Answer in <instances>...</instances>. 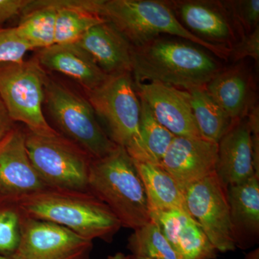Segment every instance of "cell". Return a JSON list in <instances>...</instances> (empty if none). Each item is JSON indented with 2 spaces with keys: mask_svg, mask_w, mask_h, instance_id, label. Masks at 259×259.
Masks as SVG:
<instances>
[{
  "mask_svg": "<svg viewBox=\"0 0 259 259\" xmlns=\"http://www.w3.org/2000/svg\"><path fill=\"white\" fill-rule=\"evenodd\" d=\"M131 62L135 81L148 80L186 90L206 86L223 69L203 48L167 35L132 47Z\"/></svg>",
  "mask_w": 259,
  "mask_h": 259,
  "instance_id": "cell-1",
  "label": "cell"
},
{
  "mask_svg": "<svg viewBox=\"0 0 259 259\" xmlns=\"http://www.w3.org/2000/svg\"><path fill=\"white\" fill-rule=\"evenodd\" d=\"M20 212L64 227L86 239L110 243L122 228L108 207L90 192L46 188L15 200Z\"/></svg>",
  "mask_w": 259,
  "mask_h": 259,
  "instance_id": "cell-2",
  "label": "cell"
},
{
  "mask_svg": "<svg viewBox=\"0 0 259 259\" xmlns=\"http://www.w3.org/2000/svg\"><path fill=\"white\" fill-rule=\"evenodd\" d=\"M94 14L112 24L132 47H141L162 35L184 39L228 60L231 50L201 40L180 23L166 1L93 0Z\"/></svg>",
  "mask_w": 259,
  "mask_h": 259,
  "instance_id": "cell-3",
  "label": "cell"
},
{
  "mask_svg": "<svg viewBox=\"0 0 259 259\" xmlns=\"http://www.w3.org/2000/svg\"><path fill=\"white\" fill-rule=\"evenodd\" d=\"M88 192L106 204L124 228L134 231L151 222L144 185L125 148L117 146L92 160Z\"/></svg>",
  "mask_w": 259,
  "mask_h": 259,
  "instance_id": "cell-4",
  "label": "cell"
},
{
  "mask_svg": "<svg viewBox=\"0 0 259 259\" xmlns=\"http://www.w3.org/2000/svg\"><path fill=\"white\" fill-rule=\"evenodd\" d=\"M86 93L112 142L125 148L135 161L153 163L140 134L141 100L132 73L109 75L101 85Z\"/></svg>",
  "mask_w": 259,
  "mask_h": 259,
  "instance_id": "cell-5",
  "label": "cell"
},
{
  "mask_svg": "<svg viewBox=\"0 0 259 259\" xmlns=\"http://www.w3.org/2000/svg\"><path fill=\"white\" fill-rule=\"evenodd\" d=\"M47 75L37 57L20 63L0 64V99L13 122L25 124L32 134H59L42 112Z\"/></svg>",
  "mask_w": 259,
  "mask_h": 259,
  "instance_id": "cell-6",
  "label": "cell"
},
{
  "mask_svg": "<svg viewBox=\"0 0 259 259\" xmlns=\"http://www.w3.org/2000/svg\"><path fill=\"white\" fill-rule=\"evenodd\" d=\"M27 151L34 168L49 188L88 192L93 159L60 134L53 136L25 133Z\"/></svg>",
  "mask_w": 259,
  "mask_h": 259,
  "instance_id": "cell-7",
  "label": "cell"
},
{
  "mask_svg": "<svg viewBox=\"0 0 259 259\" xmlns=\"http://www.w3.org/2000/svg\"><path fill=\"white\" fill-rule=\"evenodd\" d=\"M45 101L51 115L66 138L92 158L103 157L117 146L99 123L88 100L48 76Z\"/></svg>",
  "mask_w": 259,
  "mask_h": 259,
  "instance_id": "cell-8",
  "label": "cell"
},
{
  "mask_svg": "<svg viewBox=\"0 0 259 259\" xmlns=\"http://www.w3.org/2000/svg\"><path fill=\"white\" fill-rule=\"evenodd\" d=\"M184 195L187 212L218 251L236 250L227 188L216 174L189 186Z\"/></svg>",
  "mask_w": 259,
  "mask_h": 259,
  "instance_id": "cell-9",
  "label": "cell"
},
{
  "mask_svg": "<svg viewBox=\"0 0 259 259\" xmlns=\"http://www.w3.org/2000/svg\"><path fill=\"white\" fill-rule=\"evenodd\" d=\"M93 241L64 227L25 215L20 238L11 259H90Z\"/></svg>",
  "mask_w": 259,
  "mask_h": 259,
  "instance_id": "cell-10",
  "label": "cell"
},
{
  "mask_svg": "<svg viewBox=\"0 0 259 259\" xmlns=\"http://www.w3.org/2000/svg\"><path fill=\"white\" fill-rule=\"evenodd\" d=\"M180 23L201 40L231 49L239 41V32L226 1H166Z\"/></svg>",
  "mask_w": 259,
  "mask_h": 259,
  "instance_id": "cell-11",
  "label": "cell"
},
{
  "mask_svg": "<svg viewBox=\"0 0 259 259\" xmlns=\"http://www.w3.org/2000/svg\"><path fill=\"white\" fill-rule=\"evenodd\" d=\"M46 188L29 157L25 133L13 127L0 140V198L15 202Z\"/></svg>",
  "mask_w": 259,
  "mask_h": 259,
  "instance_id": "cell-12",
  "label": "cell"
},
{
  "mask_svg": "<svg viewBox=\"0 0 259 259\" xmlns=\"http://www.w3.org/2000/svg\"><path fill=\"white\" fill-rule=\"evenodd\" d=\"M135 83L140 98L147 104L158 122L174 136L202 139L187 91L156 81H135Z\"/></svg>",
  "mask_w": 259,
  "mask_h": 259,
  "instance_id": "cell-13",
  "label": "cell"
},
{
  "mask_svg": "<svg viewBox=\"0 0 259 259\" xmlns=\"http://www.w3.org/2000/svg\"><path fill=\"white\" fill-rule=\"evenodd\" d=\"M218 144L203 139L175 136L159 166L185 190L189 186L216 174Z\"/></svg>",
  "mask_w": 259,
  "mask_h": 259,
  "instance_id": "cell-14",
  "label": "cell"
},
{
  "mask_svg": "<svg viewBox=\"0 0 259 259\" xmlns=\"http://www.w3.org/2000/svg\"><path fill=\"white\" fill-rule=\"evenodd\" d=\"M150 214L178 259L217 258V249L187 211L170 209Z\"/></svg>",
  "mask_w": 259,
  "mask_h": 259,
  "instance_id": "cell-15",
  "label": "cell"
},
{
  "mask_svg": "<svg viewBox=\"0 0 259 259\" xmlns=\"http://www.w3.org/2000/svg\"><path fill=\"white\" fill-rule=\"evenodd\" d=\"M216 175L226 188L255 176L247 117L233 124L218 143Z\"/></svg>",
  "mask_w": 259,
  "mask_h": 259,
  "instance_id": "cell-16",
  "label": "cell"
},
{
  "mask_svg": "<svg viewBox=\"0 0 259 259\" xmlns=\"http://www.w3.org/2000/svg\"><path fill=\"white\" fill-rule=\"evenodd\" d=\"M37 59L42 68L69 76L82 86L85 91L97 88L109 76L76 42L54 44L41 49Z\"/></svg>",
  "mask_w": 259,
  "mask_h": 259,
  "instance_id": "cell-17",
  "label": "cell"
},
{
  "mask_svg": "<svg viewBox=\"0 0 259 259\" xmlns=\"http://www.w3.org/2000/svg\"><path fill=\"white\" fill-rule=\"evenodd\" d=\"M227 197L236 248L249 249L259 240L258 177L227 187Z\"/></svg>",
  "mask_w": 259,
  "mask_h": 259,
  "instance_id": "cell-18",
  "label": "cell"
},
{
  "mask_svg": "<svg viewBox=\"0 0 259 259\" xmlns=\"http://www.w3.org/2000/svg\"><path fill=\"white\" fill-rule=\"evenodd\" d=\"M107 75L132 73V46L112 24H99L76 42Z\"/></svg>",
  "mask_w": 259,
  "mask_h": 259,
  "instance_id": "cell-19",
  "label": "cell"
},
{
  "mask_svg": "<svg viewBox=\"0 0 259 259\" xmlns=\"http://www.w3.org/2000/svg\"><path fill=\"white\" fill-rule=\"evenodd\" d=\"M205 87L233 124L245 118L255 105L250 75L241 65L222 69Z\"/></svg>",
  "mask_w": 259,
  "mask_h": 259,
  "instance_id": "cell-20",
  "label": "cell"
},
{
  "mask_svg": "<svg viewBox=\"0 0 259 259\" xmlns=\"http://www.w3.org/2000/svg\"><path fill=\"white\" fill-rule=\"evenodd\" d=\"M134 161L144 185L150 213L187 211L183 191L168 172L151 162Z\"/></svg>",
  "mask_w": 259,
  "mask_h": 259,
  "instance_id": "cell-21",
  "label": "cell"
},
{
  "mask_svg": "<svg viewBox=\"0 0 259 259\" xmlns=\"http://www.w3.org/2000/svg\"><path fill=\"white\" fill-rule=\"evenodd\" d=\"M56 13L52 0H30L16 29L32 49L41 50L55 44Z\"/></svg>",
  "mask_w": 259,
  "mask_h": 259,
  "instance_id": "cell-22",
  "label": "cell"
},
{
  "mask_svg": "<svg viewBox=\"0 0 259 259\" xmlns=\"http://www.w3.org/2000/svg\"><path fill=\"white\" fill-rule=\"evenodd\" d=\"M52 3L57 8L55 44L77 42L90 29L107 22L85 9V0H52Z\"/></svg>",
  "mask_w": 259,
  "mask_h": 259,
  "instance_id": "cell-23",
  "label": "cell"
},
{
  "mask_svg": "<svg viewBox=\"0 0 259 259\" xmlns=\"http://www.w3.org/2000/svg\"><path fill=\"white\" fill-rule=\"evenodd\" d=\"M202 139L218 144L233 126L231 119L209 95L205 86L186 90Z\"/></svg>",
  "mask_w": 259,
  "mask_h": 259,
  "instance_id": "cell-24",
  "label": "cell"
},
{
  "mask_svg": "<svg viewBox=\"0 0 259 259\" xmlns=\"http://www.w3.org/2000/svg\"><path fill=\"white\" fill-rule=\"evenodd\" d=\"M133 254L152 259H178L171 245L153 221L134 230L127 240Z\"/></svg>",
  "mask_w": 259,
  "mask_h": 259,
  "instance_id": "cell-25",
  "label": "cell"
},
{
  "mask_svg": "<svg viewBox=\"0 0 259 259\" xmlns=\"http://www.w3.org/2000/svg\"><path fill=\"white\" fill-rule=\"evenodd\" d=\"M141 100L140 134L144 147L153 163L159 165L175 136L155 118L147 104Z\"/></svg>",
  "mask_w": 259,
  "mask_h": 259,
  "instance_id": "cell-26",
  "label": "cell"
},
{
  "mask_svg": "<svg viewBox=\"0 0 259 259\" xmlns=\"http://www.w3.org/2000/svg\"><path fill=\"white\" fill-rule=\"evenodd\" d=\"M21 212L14 201L0 198V254L10 256L18 248Z\"/></svg>",
  "mask_w": 259,
  "mask_h": 259,
  "instance_id": "cell-27",
  "label": "cell"
},
{
  "mask_svg": "<svg viewBox=\"0 0 259 259\" xmlns=\"http://www.w3.org/2000/svg\"><path fill=\"white\" fill-rule=\"evenodd\" d=\"M226 4L236 24L241 38L258 27V0L226 1Z\"/></svg>",
  "mask_w": 259,
  "mask_h": 259,
  "instance_id": "cell-28",
  "label": "cell"
},
{
  "mask_svg": "<svg viewBox=\"0 0 259 259\" xmlns=\"http://www.w3.org/2000/svg\"><path fill=\"white\" fill-rule=\"evenodd\" d=\"M31 47L19 35L16 27L0 28V64L20 63Z\"/></svg>",
  "mask_w": 259,
  "mask_h": 259,
  "instance_id": "cell-29",
  "label": "cell"
},
{
  "mask_svg": "<svg viewBox=\"0 0 259 259\" xmlns=\"http://www.w3.org/2000/svg\"><path fill=\"white\" fill-rule=\"evenodd\" d=\"M250 57L258 63L259 61V26L253 32L245 35L231 49V55L233 61H241ZM229 58V59H230Z\"/></svg>",
  "mask_w": 259,
  "mask_h": 259,
  "instance_id": "cell-30",
  "label": "cell"
},
{
  "mask_svg": "<svg viewBox=\"0 0 259 259\" xmlns=\"http://www.w3.org/2000/svg\"><path fill=\"white\" fill-rule=\"evenodd\" d=\"M251 140L253 168L255 176L259 178V111L258 107L255 105L247 116Z\"/></svg>",
  "mask_w": 259,
  "mask_h": 259,
  "instance_id": "cell-31",
  "label": "cell"
},
{
  "mask_svg": "<svg viewBox=\"0 0 259 259\" xmlns=\"http://www.w3.org/2000/svg\"><path fill=\"white\" fill-rule=\"evenodd\" d=\"M30 0H0V28L7 21L22 14Z\"/></svg>",
  "mask_w": 259,
  "mask_h": 259,
  "instance_id": "cell-32",
  "label": "cell"
},
{
  "mask_svg": "<svg viewBox=\"0 0 259 259\" xmlns=\"http://www.w3.org/2000/svg\"><path fill=\"white\" fill-rule=\"evenodd\" d=\"M14 127L13 122L8 115L4 104L0 99V140Z\"/></svg>",
  "mask_w": 259,
  "mask_h": 259,
  "instance_id": "cell-33",
  "label": "cell"
},
{
  "mask_svg": "<svg viewBox=\"0 0 259 259\" xmlns=\"http://www.w3.org/2000/svg\"><path fill=\"white\" fill-rule=\"evenodd\" d=\"M106 259H152L147 258V257L141 256V255L133 254H125L122 252H117L113 255H110L107 257Z\"/></svg>",
  "mask_w": 259,
  "mask_h": 259,
  "instance_id": "cell-34",
  "label": "cell"
},
{
  "mask_svg": "<svg viewBox=\"0 0 259 259\" xmlns=\"http://www.w3.org/2000/svg\"><path fill=\"white\" fill-rule=\"evenodd\" d=\"M244 259H259V248H256L245 254Z\"/></svg>",
  "mask_w": 259,
  "mask_h": 259,
  "instance_id": "cell-35",
  "label": "cell"
},
{
  "mask_svg": "<svg viewBox=\"0 0 259 259\" xmlns=\"http://www.w3.org/2000/svg\"><path fill=\"white\" fill-rule=\"evenodd\" d=\"M0 259H11L10 256L0 254Z\"/></svg>",
  "mask_w": 259,
  "mask_h": 259,
  "instance_id": "cell-36",
  "label": "cell"
}]
</instances>
